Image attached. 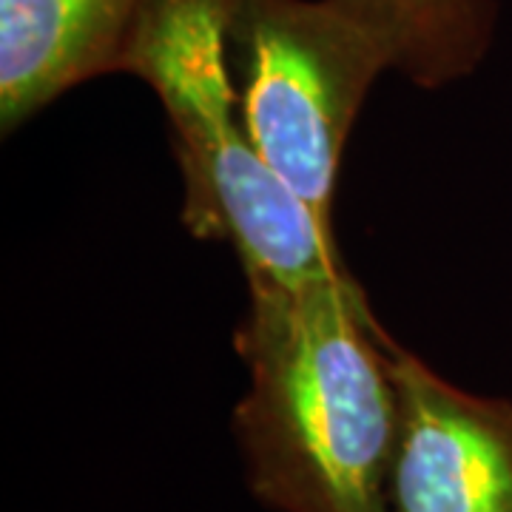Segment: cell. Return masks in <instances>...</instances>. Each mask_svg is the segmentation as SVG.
I'll return each instance as SVG.
<instances>
[{
  "mask_svg": "<svg viewBox=\"0 0 512 512\" xmlns=\"http://www.w3.org/2000/svg\"><path fill=\"white\" fill-rule=\"evenodd\" d=\"M248 296L234 436L254 498L274 512H387L399 387L362 285L345 268Z\"/></svg>",
  "mask_w": 512,
  "mask_h": 512,
  "instance_id": "cell-1",
  "label": "cell"
},
{
  "mask_svg": "<svg viewBox=\"0 0 512 512\" xmlns=\"http://www.w3.org/2000/svg\"><path fill=\"white\" fill-rule=\"evenodd\" d=\"M157 0H0V126L12 134L57 97L123 74Z\"/></svg>",
  "mask_w": 512,
  "mask_h": 512,
  "instance_id": "cell-5",
  "label": "cell"
},
{
  "mask_svg": "<svg viewBox=\"0 0 512 512\" xmlns=\"http://www.w3.org/2000/svg\"><path fill=\"white\" fill-rule=\"evenodd\" d=\"M399 439L387 512H512V402L447 382L390 336Z\"/></svg>",
  "mask_w": 512,
  "mask_h": 512,
  "instance_id": "cell-4",
  "label": "cell"
},
{
  "mask_svg": "<svg viewBox=\"0 0 512 512\" xmlns=\"http://www.w3.org/2000/svg\"><path fill=\"white\" fill-rule=\"evenodd\" d=\"M225 57L256 154L333 228L339 163L396 49L359 0H228Z\"/></svg>",
  "mask_w": 512,
  "mask_h": 512,
  "instance_id": "cell-3",
  "label": "cell"
},
{
  "mask_svg": "<svg viewBox=\"0 0 512 512\" xmlns=\"http://www.w3.org/2000/svg\"><path fill=\"white\" fill-rule=\"evenodd\" d=\"M228 0H157L128 49L134 74L163 106L183 171V222L228 242L248 288L305 285L345 271L322 225L256 154L239 117L225 57Z\"/></svg>",
  "mask_w": 512,
  "mask_h": 512,
  "instance_id": "cell-2",
  "label": "cell"
},
{
  "mask_svg": "<svg viewBox=\"0 0 512 512\" xmlns=\"http://www.w3.org/2000/svg\"><path fill=\"white\" fill-rule=\"evenodd\" d=\"M396 49V72L419 89L470 77L490 55L498 0H359Z\"/></svg>",
  "mask_w": 512,
  "mask_h": 512,
  "instance_id": "cell-6",
  "label": "cell"
}]
</instances>
